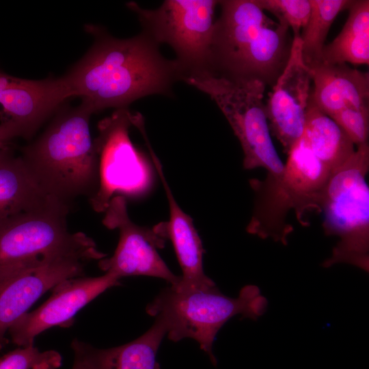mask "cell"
<instances>
[{
	"label": "cell",
	"instance_id": "cell-1",
	"mask_svg": "<svg viewBox=\"0 0 369 369\" xmlns=\"http://www.w3.org/2000/svg\"><path fill=\"white\" fill-rule=\"evenodd\" d=\"M94 41L85 55L63 76L70 97L78 96L92 112L128 108L142 97L172 95L182 79L175 59L165 58L159 44L144 32L126 39L101 27L85 26Z\"/></svg>",
	"mask_w": 369,
	"mask_h": 369
},
{
	"label": "cell",
	"instance_id": "cell-2",
	"mask_svg": "<svg viewBox=\"0 0 369 369\" xmlns=\"http://www.w3.org/2000/svg\"><path fill=\"white\" fill-rule=\"evenodd\" d=\"M94 113L83 102L57 110L44 131L20 150L26 168L49 196L71 205L92 197L99 185L98 157L92 139Z\"/></svg>",
	"mask_w": 369,
	"mask_h": 369
},
{
	"label": "cell",
	"instance_id": "cell-3",
	"mask_svg": "<svg viewBox=\"0 0 369 369\" xmlns=\"http://www.w3.org/2000/svg\"><path fill=\"white\" fill-rule=\"evenodd\" d=\"M218 5L208 72L273 86L289 58L288 26L269 18L255 0L219 1Z\"/></svg>",
	"mask_w": 369,
	"mask_h": 369
},
{
	"label": "cell",
	"instance_id": "cell-4",
	"mask_svg": "<svg viewBox=\"0 0 369 369\" xmlns=\"http://www.w3.org/2000/svg\"><path fill=\"white\" fill-rule=\"evenodd\" d=\"M282 174L249 180L254 206L247 226L248 233L287 245L293 226L287 217L293 210L299 223L310 226L309 214L320 213L323 190L333 174L301 139L291 148Z\"/></svg>",
	"mask_w": 369,
	"mask_h": 369
},
{
	"label": "cell",
	"instance_id": "cell-5",
	"mask_svg": "<svg viewBox=\"0 0 369 369\" xmlns=\"http://www.w3.org/2000/svg\"><path fill=\"white\" fill-rule=\"evenodd\" d=\"M267 305L266 299L254 285L244 286L236 298L221 293L216 285L184 290L169 286L163 289L146 310L149 315L165 320L169 340H195L215 366L213 344L221 327L238 314L257 320L266 312Z\"/></svg>",
	"mask_w": 369,
	"mask_h": 369
},
{
	"label": "cell",
	"instance_id": "cell-6",
	"mask_svg": "<svg viewBox=\"0 0 369 369\" xmlns=\"http://www.w3.org/2000/svg\"><path fill=\"white\" fill-rule=\"evenodd\" d=\"M368 142L357 146L353 154L333 172L320 203L323 229L339 241L324 267L346 263L369 271Z\"/></svg>",
	"mask_w": 369,
	"mask_h": 369
},
{
	"label": "cell",
	"instance_id": "cell-7",
	"mask_svg": "<svg viewBox=\"0 0 369 369\" xmlns=\"http://www.w3.org/2000/svg\"><path fill=\"white\" fill-rule=\"evenodd\" d=\"M182 81L208 94L221 109L242 147L244 169L263 167L268 174H282L284 164L269 133L264 83L234 80L208 72L187 75Z\"/></svg>",
	"mask_w": 369,
	"mask_h": 369
},
{
	"label": "cell",
	"instance_id": "cell-8",
	"mask_svg": "<svg viewBox=\"0 0 369 369\" xmlns=\"http://www.w3.org/2000/svg\"><path fill=\"white\" fill-rule=\"evenodd\" d=\"M70 206L52 199L0 223V269L63 254L81 255L91 260L105 258L90 237L68 231Z\"/></svg>",
	"mask_w": 369,
	"mask_h": 369
},
{
	"label": "cell",
	"instance_id": "cell-9",
	"mask_svg": "<svg viewBox=\"0 0 369 369\" xmlns=\"http://www.w3.org/2000/svg\"><path fill=\"white\" fill-rule=\"evenodd\" d=\"M218 3L216 0H166L152 10L134 1L128 2L126 6L136 14L143 32L159 45L167 44L174 49L182 79L209 70Z\"/></svg>",
	"mask_w": 369,
	"mask_h": 369
},
{
	"label": "cell",
	"instance_id": "cell-10",
	"mask_svg": "<svg viewBox=\"0 0 369 369\" xmlns=\"http://www.w3.org/2000/svg\"><path fill=\"white\" fill-rule=\"evenodd\" d=\"M131 116L128 108L118 109L98 124V135L94 141L99 185L89 199L96 212H105L115 195H140L150 185L148 164L130 139Z\"/></svg>",
	"mask_w": 369,
	"mask_h": 369
},
{
	"label": "cell",
	"instance_id": "cell-11",
	"mask_svg": "<svg viewBox=\"0 0 369 369\" xmlns=\"http://www.w3.org/2000/svg\"><path fill=\"white\" fill-rule=\"evenodd\" d=\"M85 256L57 255L0 269V350L10 327L48 290L63 280L83 275Z\"/></svg>",
	"mask_w": 369,
	"mask_h": 369
},
{
	"label": "cell",
	"instance_id": "cell-12",
	"mask_svg": "<svg viewBox=\"0 0 369 369\" xmlns=\"http://www.w3.org/2000/svg\"><path fill=\"white\" fill-rule=\"evenodd\" d=\"M102 223L107 228L117 229L120 233L113 256L98 261L102 271L120 279L146 275L163 279L172 286L180 282V275L171 271L158 252L165 247V240L153 228L139 226L131 219L125 196L117 195L112 197Z\"/></svg>",
	"mask_w": 369,
	"mask_h": 369
},
{
	"label": "cell",
	"instance_id": "cell-13",
	"mask_svg": "<svg viewBox=\"0 0 369 369\" xmlns=\"http://www.w3.org/2000/svg\"><path fill=\"white\" fill-rule=\"evenodd\" d=\"M120 278L105 273L99 277H75L62 281L40 306L21 316L10 327L12 342L19 346L33 345L35 338L53 327H69L84 306L109 288L120 285Z\"/></svg>",
	"mask_w": 369,
	"mask_h": 369
},
{
	"label": "cell",
	"instance_id": "cell-14",
	"mask_svg": "<svg viewBox=\"0 0 369 369\" xmlns=\"http://www.w3.org/2000/svg\"><path fill=\"white\" fill-rule=\"evenodd\" d=\"M312 74L305 64L299 37H293L288 62L265 105L269 128L287 154L301 139L312 93Z\"/></svg>",
	"mask_w": 369,
	"mask_h": 369
},
{
	"label": "cell",
	"instance_id": "cell-15",
	"mask_svg": "<svg viewBox=\"0 0 369 369\" xmlns=\"http://www.w3.org/2000/svg\"><path fill=\"white\" fill-rule=\"evenodd\" d=\"M70 97L63 77L31 80L0 70V121L14 124L18 137L31 138Z\"/></svg>",
	"mask_w": 369,
	"mask_h": 369
},
{
	"label": "cell",
	"instance_id": "cell-16",
	"mask_svg": "<svg viewBox=\"0 0 369 369\" xmlns=\"http://www.w3.org/2000/svg\"><path fill=\"white\" fill-rule=\"evenodd\" d=\"M146 143L164 187L169 210V219L156 224L153 229L165 241L168 239L172 242L182 272L180 282L176 285L170 286L179 290L214 286L215 282L204 272V250L193 219L177 203L167 184L159 158L150 142L147 141Z\"/></svg>",
	"mask_w": 369,
	"mask_h": 369
},
{
	"label": "cell",
	"instance_id": "cell-17",
	"mask_svg": "<svg viewBox=\"0 0 369 369\" xmlns=\"http://www.w3.org/2000/svg\"><path fill=\"white\" fill-rule=\"evenodd\" d=\"M152 326L138 338L110 348H97L73 340L74 359L81 369H160L156 355L167 333L165 320L155 317Z\"/></svg>",
	"mask_w": 369,
	"mask_h": 369
},
{
	"label": "cell",
	"instance_id": "cell-18",
	"mask_svg": "<svg viewBox=\"0 0 369 369\" xmlns=\"http://www.w3.org/2000/svg\"><path fill=\"white\" fill-rule=\"evenodd\" d=\"M310 100L328 116L344 109H369V74L346 64L320 63L309 68Z\"/></svg>",
	"mask_w": 369,
	"mask_h": 369
},
{
	"label": "cell",
	"instance_id": "cell-19",
	"mask_svg": "<svg viewBox=\"0 0 369 369\" xmlns=\"http://www.w3.org/2000/svg\"><path fill=\"white\" fill-rule=\"evenodd\" d=\"M55 199L38 186L11 147L0 149V223Z\"/></svg>",
	"mask_w": 369,
	"mask_h": 369
},
{
	"label": "cell",
	"instance_id": "cell-20",
	"mask_svg": "<svg viewBox=\"0 0 369 369\" xmlns=\"http://www.w3.org/2000/svg\"><path fill=\"white\" fill-rule=\"evenodd\" d=\"M301 141L332 173L342 166L355 151L354 144L344 131L331 118L318 109L310 98Z\"/></svg>",
	"mask_w": 369,
	"mask_h": 369
},
{
	"label": "cell",
	"instance_id": "cell-21",
	"mask_svg": "<svg viewBox=\"0 0 369 369\" xmlns=\"http://www.w3.org/2000/svg\"><path fill=\"white\" fill-rule=\"evenodd\" d=\"M338 36L322 51V62L368 65L369 1L354 0Z\"/></svg>",
	"mask_w": 369,
	"mask_h": 369
},
{
	"label": "cell",
	"instance_id": "cell-22",
	"mask_svg": "<svg viewBox=\"0 0 369 369\" xmlns=\"http://www.w3.org/2000/svg\"><path fill=\"white\" fill-rule=\"evenodd\" d=\"M353 1L310 0V15L299 36L303 60L308 68L322 63V51L331 24L340 12L349 8Z\"/></svg>",
	"mask_w": 369,
	"mask_h": 369
},
{
	"label": "cell",
	"instance_id": "cell-23",
	"mask_svg": "<svg viewBox=\"0 0 369 369\" xmlns=\"http://www.w3.org/2000/svg\"><path fill=\"white\" fill-rule=\"evenodd\" d=\"M263 10L273 14L279 23L292 30L293 37H299L307 24L310 12V0H255Z\"/></svg>",
	"mask_w": 369,
	"mask_h": 369
},
{
	"label": "cell",
	"instance_id": "cell-24",
	"mask_svg": "<svg viewBox=\"0 0 369 369\" xmlns=\"http://www.w3.org/2000/svg\"><path fill=\"white\" fill-rule=\"evenodd\" d=\"M357 146L368 142L369 109H344L329 116Z\"/></svg>",
	"mask_w": 369,
	"mask_h": 369
},
{
	"label": "cell",
	"instance_id": "cell-25",
	"mask_svg": "<svg viewBox=\"0 0 369 369\" xmlns=\"http://www.w3.org/2000/svg\"><path fill=\"white\" fill-rule=\"evenodd\" d=\"M53 350L40 351L34 345L19 346L0 358V369H31L49 358Z\"/></svg>",
	"mask_w": 369,
	"mask_h": 369
},
{
	"label": "cell",
	"instance_id": "cell-26",
	"mask_svg": "<svg viewBox=\"0 0 369 369\" xmlns=\"http://www.w3.org/2000/svg\"><path fill=\"white\" fill-rule=\"evenodd\" d=\"M18 137L16 127L10 122L0 123V149L10 146L11 141Z\"/></svg>",
	"mask_w": 369,
	"mask_h": 369
},
{
	"label": "cell",
	"instance_id": "cell-27",
	"mask_svg": "<svg viewBox=\"0 0 369 369\" xmlns=\"http://www.w3.org/2000/svg\"><path fill=\"white\" fill-rule=\"evenodd\" d=\"M61 355L54 351L53 353L47 359L36 364L31 369H57L62 365Z\"/></svg>",
	"mask_w": 369,
	"mask_h": 369
},
{
	"label": "cell",
	"instance_id": "cell-28",
	"mask_svg": "<svg viewBox=\"0 0 369 369\" xmlns=\"http://www.w3.org/2000/svg\"><path fill=\"white\" fill-rule=\"evenodd\" d=\"M72 369H81L78 361L74 359V363Z\"/></svg>",
	"mask_w": 369,
	"mask_h": 369
}]
</instances>
